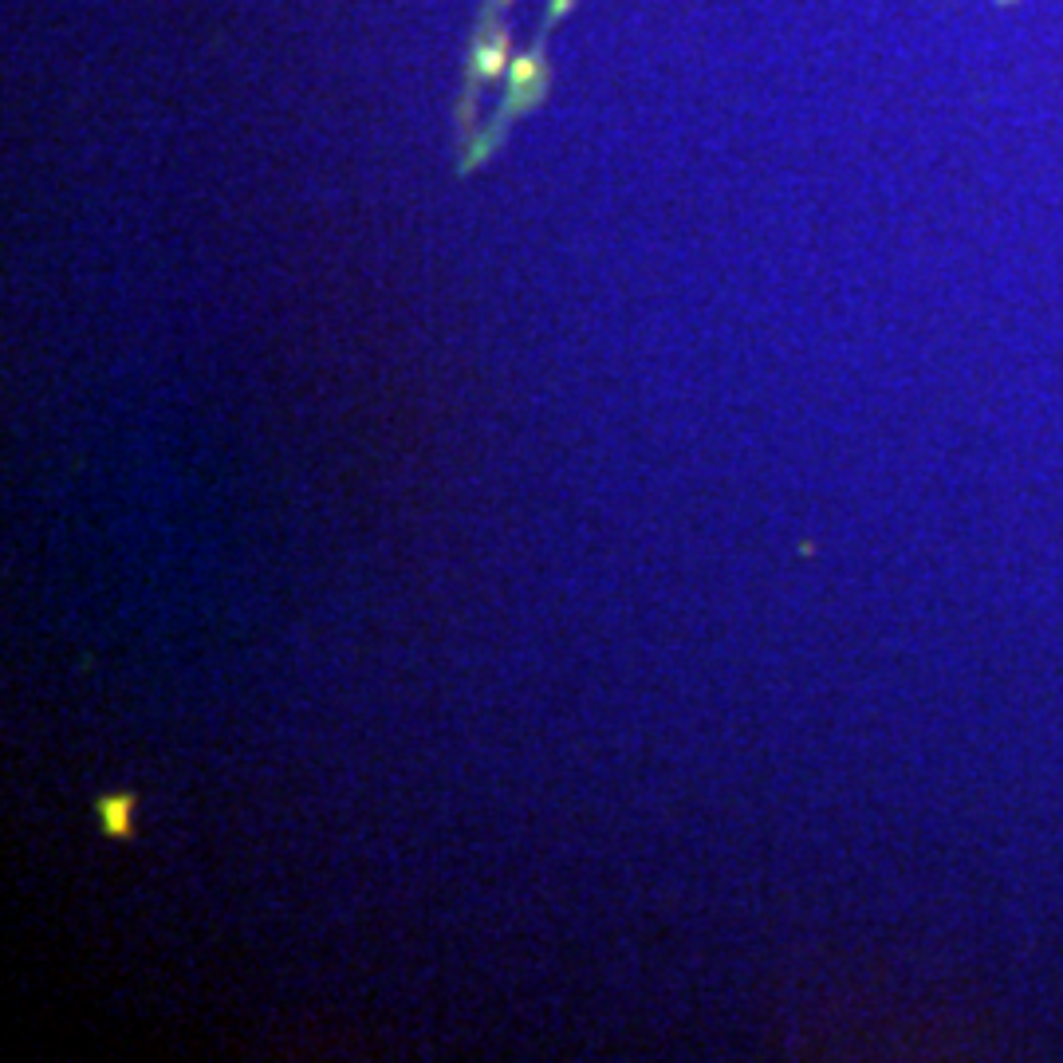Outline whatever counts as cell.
Instances as JSON below:
<instances>
[{"label":"cell","mask_w":1063,"mask_h":1063,"mask_svg":"<svg viewBox=\"0 0 1063 1063\" xmlns=\"http://www.w3.org/2000/svg\"><path fill=\"white\" fill-rule=\"evenodd\" d=\"M130 808L134 800L130 796H107L99 800V823L107 835H130Z\"/></svg>","instance_id":"6da1fadb"}]
</instances>
